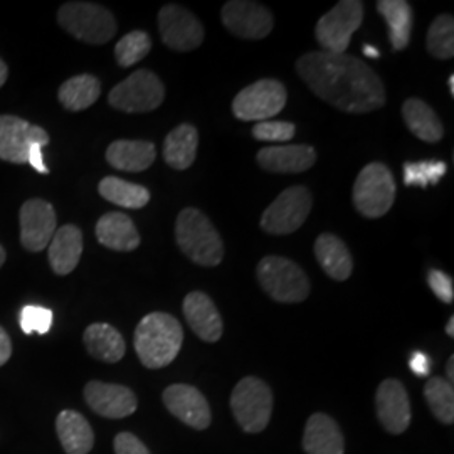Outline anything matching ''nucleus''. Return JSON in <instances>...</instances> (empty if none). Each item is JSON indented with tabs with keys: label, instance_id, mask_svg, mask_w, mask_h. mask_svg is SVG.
Here are the masks:
<instances>
[{
	"label": "nucleus",
	"instance_id": "nucleus-1",
	"mask_svg": "<svg viewBox=\"0 0 454 454\" xmlns=\"http://www.w3.org/2000/svg\"><path fill=\"white\" fill-rule=\"evenodd\" d=\"M296 71L317 97L345 114H369L386 105L379 74L354 56L313 51L296 61Z\"/></svg>",
	"mask_w": 454,
	"mask_h": 454
},
{
	"label": "nucleus",
	"instance_id": "nucleus-2",
	"mask_svg": "<svg viewBox=\"0 0 454 454\" xmlns=\"http://www.w3.org/2000/svg\"><path fill=\"white\" fill-rule=\"evenodd\" d=\"M135 350L146 369H162L179 356L184 330L168 313L155 311L142 318L135 330Z\"/></svg>",
	"mask_w": 454,
	"mask_h": 454
},
{
	"label": "nucleus",
	"instance_id": "nucleus-3",
	"mask_svg": "<svg viewBox=\"0 0 454 454\" xmlns=\"http://www.w3.org/2000/svg\"><path fill=\"white\" fill-rule=\"evenodd\" d=\"M176 241L189 260L206 268L217 266L224 258V244L206 214L187 207L176 223Z\"/></svg>",
	"mask_w": 454,
	"mask_h": 454
},
{
	"label": "nucleus",
	"instance_id": "nucleus-4",
	"mask_svg": "<svg viewBox=\"0 0 454 454\" xmlns=\"http://www.w3.org/2000/svg\"><path fill=\"white\" fill-rule=\"evenodd\" d=\"M58 22L66 33L88 44H106L116 34L114 14L93 2H67L58 11Z\"/></svg>",
	"mask_w": 454,
	"mask_h": 454
},
{
	"label": "nucleus",
	"instance_id": "nucleus-5",
	"mask_svg": "<svg viewBox=\"0 0 454 454\" xmlns=\"http://www.w3.org/2000/svg\"><path fill=\"white\" fill-rule=\"evenodd\" d=\"M256 273L262 290L275 301L300 303L309 298V276L292 260L266 256L260 261Z\"/></svg>",
	"mask_w": 454,
	"mask_h": 454
},
{
	"label": "nucleus",
	"instance_id": "nucleus-6",
	"mask_svg": "<svg viewBox=\"0 0 454 454\" xmlns=\"http://www.w3.org/2000/svg\"><path fill=\"white\" fill-rule=\"evenodd\" d=\"M354 206L364 217L379 219L386 215L395 200L394 176L384 163L365 165L352 191Z\"/></svg>",
	"mask_w": 454,
	"mask_h": 454
},
{
	"label": "nucleus",
	"instance_id": "nucleus-7",
	"mask_svg": "<svg viewBox=\"0 0 454 454\" xmlns=\"http://www.w3.org/2000/svg\"><path fill=\"white\" fill-rule=\"evenodd\" d=\"M231 409L246 433H261L271 419L273 392L258 377H244L232 390Z\"/></svg>",
	"mask_w": 454,
	"mask_h": 454
},
{
	"label": "nucleus",
	"instance_id": "nucleus-8",
	"mask_svg": "<svg viewBox=\"0 0 454 454\" xmlns=\"http://www.w3.org/2000/svg\"><path fill=\"white\" fill-rule=\"evenodd\" d=\"M163 98L165 88L160 78L148 69H138L114 86L108 103L125 114H148L162 105Z\"/></svg>",
	"mask_w": 454,
	"mask_h": 454
},
{
	"label": "nucleus",
	"instance_id": "nucleus-9",
	"mask_svg": "<svg viewBox=\"0 0 454 454\" xmlns=\"http://www.w3.org/2000/svg\"><path fill=\"white\" fill-rule=\"evenodd\" d=\"M313 197L307 187L293 185L276 197L273 204L262 212L261 227L273 236H286L298 231L309 219Z\"/></svg>",
	"mask_w": 454,
	"mask_h": 454
},
{
	"label": "nucleus",
	"instance_id": "nucleus-10",
	"mask_svg": "<svg viewBox=\"0 0 454 454\" xmlns=\"http://www.w3.org/2000/svg\"><path fill=\"white\" fill-rule=\"evenodd\" d=\"M288 99L285 84L278 80H260L246 86L232 101V114L243 121H268L281 114Z\"/></svg>",
	"mask_w": 454,
	"mask_h": 454
},
{
	"label": "nucleus",
	"instance_id": "nucleus-11",
	"mask_svg": "<svg viewBox=\"0 0 454 454\" xmlns=\"http://www.w3.org/2000/svg\"><path fill=\"white\" fill-rule=\"evenodd\" d=\"M362 20L364 4L358 0H341L318 20L315 27V37L324 48V52L345 54Z\"/></svg>",
	"mask_w": 454,
	"mask_h": 454
},
{
	"label": "nucleus",
	"instance_id": "nucleus-12",
	"mask_svg": "<svg viewBox=\"0 0 454 454\" xmlns=\"http://www.w3.org/2000/svg\"><path fill=\"white\" fill-rule=\"evenodd\" d=\"M221 17L229 33L249 41L264 39L275 26V19L270 9L251 0L227 2L221 11Z\"/></svg>",
	"mask_w": 454,
	"mask_h": 454
},
{
	"label": "nucleus",
	"instance_id": "nucleus-13",
	"mask_svg": "<svg viewBox=\"0 0 454 454\" xmlns=\"http://www.w3.org/2000/svg\"><path fill=\"white\" fill-rule=\"evenodd\" d=\"M159 31L167 48L189 52L204 43V27L200 20L184 7L168 4L159 12Z\"/></svg>",
	"mask_w": 454,
	"mask_h": 454
},
{
	"label": "nucleus",
	"instance_id": "nucleus-14",
	"mask_svg": "<svg viewBox=\"0 0 454 454\" xmlns=\"http://www.w3.org/2000/svg\"><path fill=\"white\" fill-rule=\"evenodd\" d=\"M49 144L48 131L12 114L0 116V160L27 163L31 146Z\"/></svg>",
	"mask_w": 454,
	"mask_h": 454
},
{
	"label": "nucleus",
	"instance_id": "nucleus-15",
	"mask_svg": "<svg viewBox=\"0 0 454 454\" xmlns=\"http://www.w3.org/2000/svg\"><path fill=\"white\" fill-rule=\"evenodd\" d=\"M20 243L31 251L39 253L48 247L56 232V212L43 199H29L20 207Z\"/></svg>",
	"mask_w": 454,
	"mask_h": 454
},
{
	"label": "nucleus",
	"instance_id": "nucleus-16",
	"mask_svg": "<svg viewBox=\"0 0 454 454\" xmlns=\"http://www.w3.org/2000/svg\"><path fill=\"white\" fill-rule=\"evenodd\" d=\"M84 401L97 414L108 419H123L137 411V395L133 390L106 384L99 380H91L84 387Z\"/></svg>",
	"mask_w": 454,
	"mask_h": 454
},
{
	"label": "nucleus",
	"instance_id": "nucleus-17",
	"mask_svg": "<svg viewBox=\"0 0 454 454\" xmlns=\"http://www.w3.org/2000/svg\"><path fill=\"white\" fill-rule=\"evenodd\" d=\"M163 404L184 424L194 429H207L211 424V407L202 392L187 384H174L163 392Z\"/></svg>",
	"mask_w": 454,
	"mask_h": 454
},
{
	"label": "nucleus",
	"instance_id": "nucleus-18",
	"mask_svg": "<svg viewBox=\"0 0 454 454\" xmlns=\"http://www.w3.org/2000/svg\"><path fill=\"white\" fill-rule=\"evenodd\" d=\"M377 418L390 434H403L411 424V404L401 380H384L375 394Z\"/></svg>",
	"mask_w": 454,
	"mask_h": 454
},
{
	"label": "nucleus",
	"instance_id": "nucleus-19",
	"mask_svg": "<svg viewBox=\"0 0 454 454\" xmlns=\"http://www.w3.org/2000/svg\"><path fill=\"white\" fill-rule=\"evenodd\" d=\"M261 167L273 174H301L317 162V152L309 145H271L256 155Z\"/></svg>",
	"mask_w": 454,
	"mask_h": 454
},
{
	"label": "nucleus",
	"instance_id": "nucleus-20",
	"mask_svg": "<svg viewBox=\"0 0 454 454\" xmlns=\"http://www.w3.org/2000/svg\"><path fill=\"white\" fill-rule=\"evenodd\" d=\"M182 309L187 324L200 340L214 343L223 337V318L206 293H189Z\"/></svg>",
	"mask_w": 454,
	"mask_h": 454
},
{
	"label": "nucleus",
	"instance_id": "nucleus-21",
	"mask_svg": "<svg viewBox=\"0 0 454 454\" xmlns=\"http://www.w3.org/2000/svg\"><path fill=\"white\" fill-rule=\"evenodd\" d=\"M82 254V229L74 224L59 227L49 243V262L56 275L66 276L78 266Z\"/></svg>",
	"mask_w": 454,
	"mask_h": 454
},
{
	"label": "nucleus",
	"instance_id": "nucleus-22",
	"mask_svg": "<svg viewBox=\"0 0 454 454\" xmlns=\"http://www.w3.org/2000/svg\"><path fill=\"white\" fill-rule=\"evenodd\" d=\"M99 243L114 251L129 253L140 246V234L130 217L123 212H108L97 223Z\"/></svg>",
	"mask_w": 454,
	"mask_h": 454
},
{
	"label": "nucleus",
	"instance_id": "nucleus-23",
	"mask_svg": "<svg viewBox=\"0 0 454 454\" xmlns=\"http://www.w3.org/2000/svg\"><path fill=\"white\" fill-rule=\"evenodd\" d=\"M307 454H343L345 444L339 424L326 414H313L303 434Z\"/></svg>",
	"mask_w": 454,
	"mask_h": 454
},
{
	"label": "nucleus",
	"instance_id": "nucleus-24",
	"mask_svg": "<svg viewBox=\"0 0 454 454\" xmlns=\"http://www.w3.org/2000/svg\"><path fill=\"white\" fill-rule=\"evenodd\" d=\"M155 157L157 148L145 140H116L106 150V162L123 172H144Z\"/></svg>",
	"mask_w": 454,
	"mask_h": 454
},
{
	"label": "nucleus",
	"instance_id": "nucleus-25",
	"mask_svg": "<svg viewBox=\"0 0 454 454\" xmlns=\"http://www.w3.org/2000/svg\"><path fill=\"white\" fill-rule=\"evenodd\" d=\"M315 256L326 276L335 281H345L352 275L354 261L347 244L335 234H322L315 243Z\"/></svg>",
	"mask_w": 454,
	"mask_h": 454
},
{
	"label": "nucleus",
	"instance_id": "nucleus-26",
	"mask_svg": "<svg viewBox=\"0 0 454 454\" xmlns=\"http://www.w3.org/2000/svg\"><path fill=\"white\" fill-rule=\"evenodd\" d=\"M82 341L91 357L106 364H116L125 357L127 345L121 333L108 324L90 325L84 330Z\"/></svg>",
	"mask_w": 454,
	"mask_h": 454
},
{
	"label": "nucleus",
	"instance_id": "nucleus-27",
	"mask_svg": "<svg viewBox=\"0 0 454 454\" xmlns=\"http://www.w3.org/2000/svg\"><path fill=\"white\" fill-rule=\"evenodd\" d=\"M56 431L67 454H88L95 446L90 422L76 411H63L56 419Z\"/></svg>",
	"mask_w": 454,
	"mask_h": 454
},
{
	"label": "nucleus",
	"instance_id": "nucleus-28",
	"mask_svg": "<svg viewBox=\"0 0 454 454\" xmlns=\"http://www.w3.org/2000/svg\"><path fill=\"white\" fill-rule=\"evenodd\" d=\"M403 118L407 129L422 142L436 144L444 137V127L436 112L418 98H409L404 101Z\"/></svg>",
	"mask_w": 454,
	"mask_h": 454
},
{
	"label": "nucleus",
	"instance_id": "nucleus-29",
	"mask_svg": "<svg viewBox=\"0 0 454 454\" xmlns=\"http://www.w3.org/2000/svg\"><path fill=\"white\" fill-rule=\"evenodd\" d=\"M199 133L194 125L182 123L170 131L163 142V159L176 170H187L195 160Z\"/></svg>",
	"mask_w": 454,
	"mask_h": 454
},
{
	"label": "nucleus",
	"instance_id": "nucleus-30",
	"mask_svg": "<svg viewBox=\"0 0 454 454\" xmlns=\"http://www.w3.org/2000/svg\"><path fill=\"white\" fill-rule=\"evenodd\" d=\"M377 12L386 19L389 27L390 46L394 51H403L411 41L412 9L406 0H380Z\"/></svg>",
	"mask_w": 454,
	"mask_h": 454
},
{
	"label": "nucleus",
	"instance_id": "nucleus-31",
	"mask_svg": "<svg viewBox=\"0 0 454 454\" xmlns=\"http://www.w3.org/2000/svg\"><path fill=\"white\" fill-rule=\"evenodd\" d=\"M101 95V84L91 74H78L63 82L58 98L67 112H82L95 105Z\"/></svg>",
	"mask_w": 454,
	"mask_h": 454
},
{
	"label": "nucleus",
	"instance_id": "nucleus-32",
	"mask_svg": "<svg viewBox=\"0 0 454 454\" xmlns=\"http://www.w3.org/2000/svg\"><path fill=\"white\" fill-rule=\"evenodd\" d=\"M98 191L103 199L125 209H142L150 200V192L144 185L118 177H105L99 182Z\"/></svg>",
	"mask_w": 454,
	"mask_h": 454
},
{
	"label": "nucleus",
	"instance_id": "nucleus-33",
	"mask_svg": "<svg viewBox=\"0 0 454 454\" xmlns=\"http://www.w3.org/2000/svg\"><path fill=\"white\" fill-rule=\"evenodd\" d=\"M424 395L427 406L434 418L442 424L454 422V390L453 384H450L442 377H431L424 387Z\"/></svg>",
	"mask_w": 454,
	"mask_h": 454
},
{
	"label": "nucleus",
	"instance_id": "nucleus-34",
	"mask_svg": "<svg viewBox=\"0 0 454 454\" xmlns=\"http://www.w3.org/2000/svg\"><path fill=\"white\" fill-rule=\"evenodd\" d=\"M427 51L436 59H451L454 56V19L450 14L438 16L427 31Z\"/></svg>",
	"mask_w": 454,
	"mask_h": 454
},
{
	"label": "nucleus",
	"instance_id": "nucleus-35",
	"mask_svg": "<svg viewBox=\"0 0 454 454\" xmlns=\"http://www.w3.org/2000/svg\"><path fill=\"white\" fill-rule=\"evenodd\" d=\"M152 49V39L144 31H131L114 46L116 61L121 67H130L142 61Z\"/></svg>",
	"mask_w": 454,
	"mask_h": 454
},
{
	"label": "nucleus",
	"instance_id": "nucleus-36",
	"mask_svg": "<svg viewBox=\"0 0 454 454\" xmlns=\"http://www.w3.org/2000/svg\"><path fill=\"white\" fill-rule=\"evenodd\" d=\"M446 163L441 160H422L409 162L404 165V184L427 187L429 184H438L439 179L446 174Z\"/></svg>",
	"mask_w": 454,
	"mask_h": 454
},
{
	"label": "nucleus",
	"instance_id": "nucleus-37",
	"mask_svg": "<svg viewBox=\"0 0 454 454\" xmlns=\"http://www.w3.org/2000/svg\"><path fill=\"white\" fill-rule=\"evenodd\" d=\"M20 328L24 333H39L44 335L51 330L52 325V311L44 307H35V305H27L20 311Z\"/></svg>",
	"mask_w": 454,
	"mask_h": 454
},
{
	"label": "nucleus",
	"instance_id": "nucleus-38",
	"mask_svg": "<svg viewBox=\"0 0 454 454\" xmlns=\"http://www.w3.org/2000/svg\"><path fill=\"white\" fill-rule=\"evenodd\" d=\"M296 133V127L290 121H260L253 129V137L260 142H290Z\"/></svg>",
	"mask_w": 454,
	"mask_h": 454
},
{
	"label": "nucleus",
	"instance_id": "nucleus-39",
	"mask_svg": "<svg viewBox=\"0 0 454 454\" xmlns=\"http://www.w3.org/2000/svg\"><path fill=\"white\" fill-rule=\"evenodd\" d=\"M427 283L433 293L442 303L451 305L454 300L453 278L439 270H431L427 275Z\"/></svg>",
	"mask_w": 454,
	"mask_h": 454
},
{
	"label": "nucleus",
	"instance_id": "nucleus-40",
	"mask_svg": "<svg viewBox=\"0 0 454 454\" xmlns=\"http://www.w3.org/2000/svg\"><path fill=\"white\" fill-rule=\"evenodd\" d=\"M114 453L116 454H152L145 444L131 433H120L114 438Z\"/></svg>",
	"mask_w": 454,
	"mask_h": 454
},
{
	"label": "nucleus",
	"instance_id": "nucleus-41",
	"mask_svg": "<svg viewBox=\"0 0 454 454\" xmlns=\"http://www.w3.org/2000/svg\"><path fill=\"white\" fill-rule=\"evenodd\" d=\"M409 365H411V371L419 377H427L431 372V360L421 352L412 354V357L409 360Z\"/></svg>",
	"mask_w": 454,
	"mask_h": 454
},
{
	"label": "nucleus",
	"instance_id": "nucleus-42",
	"mask_svg": "<svg viewBox=\"0 0 454 454\" xmlns=\"http://www.w3.org/2000/svg\"><path fill=\"white\" fill-rule=\"evenodd\" d=\"M27 162L33 165L34 168L39 172V174H49V168L46 167V163L43 160V145L35 144V145L29 148V153H27Z\"/></svg>",
	"mask_w": 454,
	"mask_h": 454
},
{
	"label": "nucleus",
	"instance_id": "nucleus-43",
	"mask_svg": "<svg viewBox=\"0 0 454 454\" xmlns=\"http://www.w3.org/2000/svg\"><path fill=\"white\" fill-rule=\"evenodd\" d=\"M11 356H12V341L7 335V332L0 326V367L9 362Z\"/></svg>",
	"mask_w": 454,
	"mask_h": 454
},
{
	"label": "nucleus",
	"instance_id": "nucleus-44",
	"mask_svg": "<svg viewBox=\"0 0 454 454\" xmlns=\"http://www.w3.org/2000/svg\"><path fill=\"white\" fill-rule=\"evenodd\" d=\"M7 78H9V67L0 59V88L5 84Z\"/></svg>",
	"mask_w": 454,
	"mask_h": 454
},
{
	"label": "nucleus",
	"instance_id": "nucleus-45",
	"mask_svg": "<svg viewBox=\"0 0 454 454\" xmlns=\"http://www.w3.org/2000/svg\"><path fill=\"white\" fill-rule=\"evenodd\" d=\"M364 54L367 56V58H372V59H377V58H380V52H379V49L373 48V46H364Z\"/></svg>",
	"mask_w": 454,
	"mask_h": 454
},
{
	"label": "nucleus",
	"instance_id": "nucleus-46",
	"mask_svg": "<svg viewBox=\"0 0 454 454\" xmlns=\"http://www.w3.org/2000/svg\"><path fill=\"white\" fill-rule=\"evenodd\" d=\"M446 372H448V379H450V384H453V380H454V357H450V360H448V365H446Z\"/></svg>",
	"mask_w": 454,
	"mask_h": 454
},
{
	"label": "nucleus",
	"instance_id": "nucleus-47",
	"mask_svg": "<svg viewBox=\"0 0 454 454\" xmlns=\"http://www.w3.org/2000/svg\"><path fill=\"white\" fill-rule=\"evenodd\" d=\"M446 333H448L450 337H454V317H451L450 322L446 325Z\"/></svg>",
	"mask_w": 454,
	"mask_h": 454
},
{
	"label": "nucleus",
	"instance_id": "nucleus-48",
	"mask_svg": "<svg viewBox=\"0 0 454 454\" xmlns=\"http://www.w3.org/2000/svg\"><path fill=\"white\" fill-rule=\"evenodd\" d=\"M448 84H450V93H451V97H454V74L450 76V80H448Z\"/></svg>",
	"mask_w": 454,
	"mask_h": 454
},
{
	"label": "nucleus",
	"instance_id": "nucleus-49",
	"mask_svg": "<svg viewBox=\"0 0 454 454\" xmlns=\"http://www.w3.org/2000/svg\"><path fill=\"white\" fill-rule=\"evenodd\" d=\"M4 262H5V251H4V247L0 246V268H2Z\"/></svg>",
	"mask_w": 454,
	"mask_h": 454
}]
</instances>
